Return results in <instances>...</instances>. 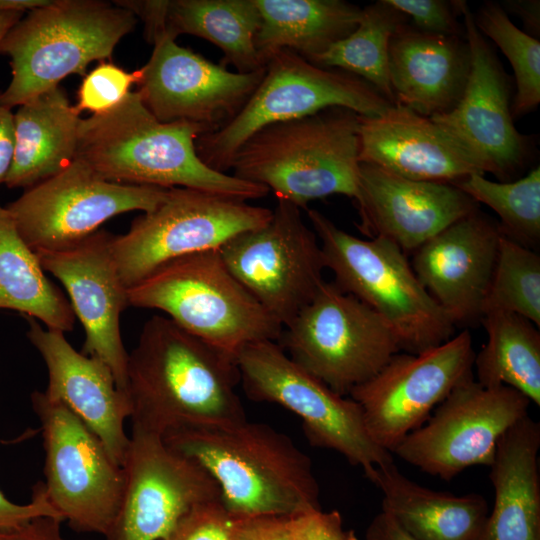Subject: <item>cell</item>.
Masks as SVG:
<instances>
[{"mask_svg":"<svg viewBox=\"0 0 540 540\" xmlns=\"http://www.w3.org/2000/svg\"><path fill=\"white\" fill-rule=\"evenodd\" d=\"M236 359L166 316L145 322L128 354L132 429L163 435L183 426H225L246 414Z\"/></svg>","mask_w":540,"mask_h":540,"instance_id":"obj_1","label":"cell"},{"mask_svg":"<svg viewBox=\"0 0 540 540\" xmlns=\"http://www.w3.org/2000/svg\"><path fill=\"white\" fill-rule=\"evenodd\" d=\"M162 438L213 477L233 519L292 517L321 509L311 459L270 425L245 420L183 426L166 431Z\"/></svg>","mask_w":540,"mask_h":540,"instance_id":"obj_2","label":"cell"},{"mask_svg":"<svg viewBox=\"0 0 540 540\" xmlns=\"http://www.w3.org/2000/svg\"><path fill=\"white\" fill-rule=\"evenodd\" d=\"M203 134L206 130L194 123L159 122L135 91L110 110L81 119L75 158L121 184L190 188L243 201L269 193L265 186L207 166L196 151Z\"/></svg>","mask_w":540,"mask_h":540,"instance_id":"obj_3","label":"cell"},{"mask_svg":"<svg viewBox=\"0 0 540 540\" xmlns=\"http://www.w3.org/2000/svg\"><path fill=\"white\" fill-rule=\"evenodd\" d=\"M359 115L330 107L274 123L251 135L235 153L232 175L265 186L299 208L333 194L358 197Z\"/></svg>","mask_w":540,"mask_h":540,"instance_id":"obj_4","label":"cell"},{"mask_svg":"<svg viewBox=\"0 0 540 540\" xmlns=\"http://www.w3.org/2000/svg\"><path fill=\"white\" fill-rule=\"evenodd\" d=\"M137 20L115 1L49 0L28 11L0 42L11 66L0 105L20 106L71 74L85 76L92 61L111 58Z\"/></svg>","mask_w":540,"mask_h":540,"instance_id":"obj_5","label":"cell"},{"mask_svg":"<svg viewBox=\"0 0 540 540\" xmlns=\"http://www.w3.org/2000/svg\"><path fill=\"white\" fill-rule=\"evenodd\" d=\"M307 216L334 283L375 311L394 331L400 350L417 354L449 340L455 324L420 283L392 241L362 239L315 209Z\"/></svg>","mask_w":540,"mask_h":540,"instance_id":"obj_6","label":"cell"},{"mask_svg":"<svg viewBox=\"0 0 540 540\" xmlns=\"http://www.w3.org/2000/svg\"><path fill=\"white\" fill-rule=\"evenodd\" d=\"M128 304L163 311L182 329L235 358L278 341L283 326L229 272L219 250L170 261L128 288Z\"/></svg>","mask_w":540,"mask_h":540,"instance_id":"obj_7","label":"cell"},{"mask_svg":"<svg viewBox=\"0 0 540 540\" xmlns=\"http://www.w3.org/2000/svg\"><path fill=\"white\" fill-rule=\"evenodd\" d=\"M391 105L360 77L315 65L298 53L283 49L268 59L259 85L243 108L218 130L199 136L196 151L207 166L227 173L240 146L265 126L330 107L373 117Z\"/></svg>","mask_w":540,"mask_h":540,"instance_id":"obj_8","label":"cell"},{"mask_svg":"<svg viewBox=\"0 0 540 540\" xmlns=\"http://www.w3.org/2000/svg\"><path fill=\"white\" fill-rule=\"evenodd\" d=\"M285 328L279 340L287 355L342 396L400 351L381 316L334 282L324 281Z\"/></svg>","mask_w":540,"mask_h":540,"instance_id":"obj_9","label":"cell"},{"mask_svg":"<svg viewBox=\"0 0 540 540\" xmlns=\"http://www.w3.org/2000/svg\"><path fill=\"white\" fill-rule=\"evenodd\" d=\"M272 210L247 201L175 187L154 210L112 235L111 251L128 289L175 259L219 249L245 231L265 225Z\"/></svg>","mask_w":540,"mask_h":540,"instance_id":"obj_10","label":"cell"},{"mask_svg":"<svg viewBox=\"0 0 540 540\" xmlns=\"http://www.w3.org/2000/svg\"><path fill=\"white\" fill-rule=\"evenodd\" d=\"M236 363L247 396L296 414L311 445L338 452L364 474L393 461L392 454L370 438L360 406L299 366L276 341L245 346Z\"/></svg>","mask_w":540,"mask_h":540,"instance_id":"obj_11","label":"cell"},{"mask_svg":"<svg viewBox=\"0 0 540 540\" xmlns=\"http://www.w3.org/2000/svg\"><path fill=\"white\" fill-rule=\"evenodd\" d=\"M31 403L41 424L44 487L51 505L73 530L105 536L121 505L123 467L65 404L38 390Z\"/></svg>","mask_w":540,"mask_h":540,"instance_id":"obj_12","label":"cell"},{"mask_svg":"<svg viewBox=\"0 0 540 540\" xmlns=\"http://www.w3.org/2000/svg\"><path fill=\"white\" fill-rule=\"evenodd\" d=\"M168 189L121 184L97 175L75 158L56 175L25 189L5 208L35 253L76 246L115 215L154 210Z\"/></svg>","mask_w":540,"mask_h":540,"instance_id":"obj_13","label":"cell"},{"mask_svg":"<svg viewBox=\"0 0 540 540\" xmlns=\"http://www.w3.org/2000/svg\"><path fill=\"white\" fill-rule=\"evenodd\" d=\"M218 250L229 272L284 327L324 282L319 240L300 208L285 201L278 200L265 225Z\"/></svg>","mask_w":540,"mask_h":540,"instance_id":"obj_14","label":"cell"},{"mask_svg":"<svg viewBox=\"0 0 540 540\" xmlns=\"http://www.w3.org/2000/svg\"><path fill=\"white\" fill-rule=\"evenodd\" d=\"M530 403L511 387H486L470 377L392 454L445 481L471 466H490L500 438L528 415Z\"/></svg>","mask_w":540,"mask_h":540,"instance_id":"obj_15","label":"cell"},{"mask_svg":"<svg viewBox=\"0 0 540 540\" xmlns=\"http://www.w3.org/2000/svg\"><path fill=\"white\" fill-rule=\"evenodd\" d=\"M475 355L465 330L423 352L396 353L352 389L349 396L360 406L372 441L392 454L458 384L473 377Z\"/></svg>","mask_w":540,"mask_h":540,"instance_id":"obj_16","label":"cell"},{"mask_svg":"<svg viewBox=\"0 0 540 540\" xmlns=\"http://www.w3.org/2000/svg\"><path fill=\"white\" fill-rule=\"evenodd\" d=\"M123 469L122 501L106 540H158L197 505L221 500L213 477L153 432L132 429Z\"/></svg>","mask_w":540,"mask_h":540,"instance_id":"obj_17","label":"cell"},{"mask_svg":"<svg viewBox=\"0 0 540 540\" xmlns=\"http://www.w3.org/2000/svg\"><path fill=\"white\" fill-rule=\"evenodd\" d=\"M151 43V57L138 69L136 91L159 122L186 121L206 133L216 131L243 108L265 72V67L231 72L165 34Z\"/></svg>","mask_w":540,"mask_h":540,"instance_id":"obj_18","label":"cell"},{"mask_svg":"<svg viewBox=\"0 0 540 540\" xmlns=\"http://www.w3.org/2000/svg\"><path fill=\"white\" fill-rule=\"evenodd\" d=\"M471 67L463 95L449 112L431 117L473 159L479 169L509 178L528 157V141L513 124L510 87L496 54L478 30L474 14L460 0Z\"/></svg>","mask_w":540,"mask_h":540,"instance_id":"obj_19","label":"cell"},{"mask_svg":"<svg viewBox=\"0 0 540 540\" xmlns=\"http://www.w3.org/2000/svg\"><path fill=\"white\" fill-rule=\"evenodd\" d=\"M112 234L98 230L74 247L37 252L44 269L65 287L85 340L82 353L103 361L116 386L127 393L128 354L121 337L120 316L128 304L111 251Z\"/></svg>","mask_w":540,"mask_h":540,"instance_id":"obj_20","label":"cell"},{"mask_svg":"<svg viewBox=\"0 0 540 540\" xmlns=\"http://www.w3.org/2000/svg\"><path fill=\"white\" fill-rule=\"evenodd\" d=\"M357 203L360 230L386 238L404 252L474 212L478 203L453 184L411 180L360 163Z\"/></svg>","mask_w":540,"mask_h":540,"instance_id":"obj_21","label":"cell"},{"mask_svg":"<svg viewBox=\"0 0 540 540\" xmlns=\"http://www.w3.org/2000/svg\"><path fill=\"white\" fill-rule=\"evenodd\" d=\"M502 234L477 209L415 250L417 278L455 325L482 317Z\"/></svg>","mask_w":540,"mask_h":540,"instance_id":"obj_22","label":"cell"},{"mask_svg":"<svg viewBox=\"0 0 540 540\" xmlns=\"http://www.w3.org/2000/svg\"><path fill=\"white\" fill-rule=\"evenodd\" d=\"M27 337L48 370L45 394L62 402L102 441L112 459L123 467L130 437L124 422L131 416L128 394L117 388L110 368L100 359L76 351L64 332L43 328L25 317Z\"/></svg>","mask_w":540,"mask_h":540,"instance_id":"obj_23","label":"cell"},{"mask_svg":"<svg viewBox=\"0 0 540 540\" xmlns=\"http://www.w3.org/2000/svg\"><path fill=\"white\" fill-rule=\"evenodd\" d=\"M359 162L401 177L456 184L484 173L431 118L394 103L382 114L359 115Z\"/></svg>","mask_w":540,"mask_h":540,"instance_id":"obj_24","label":"cell"},{"mask_svg":"<svg viewBox=\"0 0 540 540\" xmlns=\"http://www.w3.org/2000/svg\"><path fill=\"white\" fill-rule=\"evenodd\" d=\"M471 67L467 41L421 31L407 23L391 37L388 71L395 103L431 118L461 99Z\"/></svg>","mask_w":540,"mask_h":540,"instance_id":"obj_25","label":"cell"},{"mask_svg":"<svg viewBox=\"0 0 540 540\" xmlns=\"http://www.w3.org/2000/svg\"><path fill=\"white\" fill-rule=\"evenodd\" d=\"M539 449L529 415L500 438L489 466L494 503L475 540H540Z\"/></svg>","mask_w":540,"mask_h":540,"instance_id":"obj_26","label":"cell"},{"mask_svg":"<svg viewBox=\"0 0 540 540\" xmlns=\"http://www.w3.org/2000/svg\"><path fill=\"white\" fill-rule=\"evenodd\" d=\"M365 476L382 493V511L417 540H475L489 513L482 495L429 489L403 475L394 461Z\"/></svg>","mask_w":540,"mask_h":540,"instance_id":"obj_27","label":"cell"},{"mask_svg":"<svg viewBox=\"0 0 540 540\" xmlns=\"http://www.w3.org/2000/svg\"><path fill=\"white\" fill-rule=\"evenodd\" d=\"M18 107L14 156L4 183L8 188L27 189L56 175L75 159L82 118L60 86Z\"/></svg>","mask_w":540,"mask_h":540,"instance_id":"obj_28","label":"cell"},{"mask_svg":"<svg viewBox=\"0 0 540 540\" xmlns=\"http://www.w3.org/2000/svg\"><path fill=\"white\" fill-rule=\"evenodd\" d=\"M254 1L260 15L255 46L265 65L283 49L312 62L355 30L362 11L342 0Z\"/></svg>","mask_w":540,"mask_h":540,"instance_id":"obj_29","label":"cell"},{"mask_svg":"<svg viewBox=\"0 0 540 540\" xmlns=\"http://www.w3.org/2000/svg\"><path fill=\"white\" fill-rule=\"evenodd\" d=\"M160 7L161 27L154 39L190 34L219 47L225 68L249 73L265 67L255 46L260 15L254 0H160Z\"/></svg>","mask_w":540,"mask_h":540,"instance_id":"obj_30","label":"cell"},{"mask_svg":"<svg viewBox=\"0 0 540 540\" xmlns=\"http://www.w3.org/2000/svg\"><path fill=\"white\" fill-rule=\"evenodd\" d=\"M14 310L40 320L46 328L71 331L75 315L61 290L45 275L33 252L0 205V310Z\"/></svg>","mask_w":540,"mask_h":540,"instance_id":"obj_31","label":"cell"},{"mask_svg":"<svg viewBox=\"0 0 540 540\" xmlns=\"http://www.w3.org/2000/svg\"><path fill=\"white\" fill-rule=\"evenodd\" d=\"M487 342L475 355L477 382L508 386L540 406V333L524 317L505 311L485 313Z\"/></svg>","mask_w":540,"mask_h":540,"instance_id":"obj_32","label":"cell"},{"mask_svg":"<svg viewBox=\"0 0 540 540\" xmlns=\"http://www.w3.org/2000/svg\"><path fill=\"white\" fill-rule=\"evenodd\" d=\"M406 23L405 14L386 0L377 1L362 9L359 23L350 35L334 43L311 63L358 76L394 104L388 48L391 37Z\"/></svg>","mask_w":540,"mask_h":540,"instance_id":"obj_33","label":"cell"},{"mask_svg":"<svg viewBox=\"0 0 540 540\" xmlns=\"http://www.w3.org/2000/svg\"><path fill=\"white\" fill-rule=\"evenodd\" d=\"M499 216L502 232L521 244L540 238V167L512 182L491 181L472 174L454 184Z\"/></svg>","mask_w":540,"mask_h":540,"instance_id":"obj_34","label":"cell"},{"mask_svg":"<svg viewBox=\"0 0 540 540\" xmlns=\"http://www.w3.org/2000/svg\"><path fill=\"white\" fill-rule=\"evenodd\" d=\"M491 311L514 313L540 326V257L504 233L482 316Z\"/></svg>","mask_w":540,"mask_h":540,"instance_id":"obj_35","label":"cell"},{"mask_svg":"<svg viewBox=\"0 0 540 540\" xmlns=\"http://www.w3.org/2000/svg\"><path fill=\"white\" fill-rule=\"evenodd\" d=\"M474 22L510 62L516 80V95L511 108L513 118L534 110L540 103V42L509 19L499 4L485 2Z\"/></svg>","mask_w":540,"mask_h":540,"instance_id":"obj_36","label":"cell"},{"mask_svg":"<svg viewBox=\"0 0 540 540\" xmlns=\"http://www.w3.org/2000/svg\"><path fill=\"white\" fill-rule=\"evenodd\" d=\"M138 70L127 72L117 65L102 61L83 77L77 92L75 106L81 113L106 112L119 104L129 93L130 87L137 83Z\"/></svg>","mask_w":540,"mask_h":540,"instance_id":"obj_37","label":"cell"},{"mask_svg":"<svg viewBox=\"0 0 540 540\" xmlns=\"http://www.w3.org/2000/svg\"><path fill=\"white\" fill-rule=\"evenodd\" d=\"M233 520L221 500L205 502L191 509L158 540H233Z\"/></svg>","mask_w":540,"mask_h":540,"instance_id":"obj_38","label":"cell"},{"mask_svg":"<svg viewBox=\"0 0 540 540\" xmlns=\"http://www.w3.org/2000/svg\"><path fill=\"white\" fill-rule=\"evenodd\" d=\"M406 16L409 15L415 28L433 34L460 36L465 34L457 20L461 15L460 0H386Z\"/></svg>","mask_w":540,"mask_h":540,"instance_id":"obj_39","label":"cell"},{"mask_svg":"<svg viewBox=\"0 0 540 540\" xmlns=\"http://www.w3.org/2000/svg\"><path fill=\"white\" fill-rule=\"evenodd\" d=\"M36 433L37 430H27L15 439H0V443H18L22 440L29 439ZM39 516H50L64 521L62 516L51 505L43 482H38L33 487L32 500L30 503L24 505L9 501L0 490V529L16 527Z\"/></svg>","mask_w":540,"mask_h":540,"instance_id":"obj_40","label":"cell"},{"mask_svg":"<svg viewBox=\"0 0 540 540\" xmlns=\"http://www.w3.org/2000/svg\"><path fill=\"white\" fill-rule=\"evenodd\" d=\"M294 540H357L353 531L344 529L340 513L313 510L289 517Z\"/></svg>","mask_w":540,"mask_h":540,"instance_id":"obj_41","label":"cell"},{"mask_svg":"<svg viewBox=\"0 0 540 540\" xmlns=\"http://www.w3.org/2000/svg\"><path fill=\"white\" fill-rule=\"evenodd\" d=\"M233 540H294L289 517L261 516L234 519Z\"/></svg>","mask_w":540,"mask_h":540,"instance_id":"obj_42","label":"cell"},{"mask_svg":"<svg viewBox=\"0 0 540 540\" xmlns=\"http://www.w3.org/2000/svg\"><path fill=\"white\" fill-rule=\"evenodd\" d=\"M62 520L39 516L16 527L0 529V540H69L61 532Z\"/></svg>","mask_w":540,"mask_h":540,"instance_id":"obj_43","label":"cell"},{"mask_svg":"<svg viewBox=\"0 0 540 540\" xmlns=\"http://www.w3.org/2000/svg\"><path fill=\"white\" fill-rule=\"evenodd\" d=\"M14 114L0 105V183H4L14 156Z\"/></svg>","mask_w":540,"mask_h":540,"instance_id":"obj_44","label":"cell"},{"mask_svg":"<svg viewBox=\"0 0 540 540\" xmlns=\"http://www.w3.org/2000/svg\"><path fill=\"white\" fill-rule=\"evenodd\" d=\"M365 537L366 540H417L384 511L372 519Z\"/></svg>","mask_w":540,"mask_h":540,"instance_id":"obj_45","label":"cell"},{"mask_svg":"<svg viewBox=\"0 0 540 540\" xmlns=\"http://www.w3.org/2000/svg\"><path fill=\"white\" fill-rule=\"evenodd\" d=\"M508 7L517 14L525 25V31L530 36L539 35V1L510 2Z\"/></svg>","mask_w":540,"mask_h":540,"instance_id":"obj_46","label":"cell"},{"mask_svg":"<svg viewBox=\"0 0 540 540\" xmlns=\"http://www.w3.org/2000/svg\"><path fill=\"white\" fill-rule=\"evenodd\" d=\"M48 2L49 0H0V13L6 11L25 13Z\"/></svg>","mask_w":540,"mask_h":540,"instance_id":"obj_47","label":"cell"},{"mask_svg":"<svg viewBox=\"0 0 540 540\" xmlns=\"http://www.w3.org/2000/svg\"><path fill=\"white\" fill-rule=\"evenodd\" d=\"M24 13L18 11H6L0 13V42L9 29L16 24Z\"/></svg>","mask_w":540,"mask_h":540,"instance_id":"obj_48","label":"cell"}]
</instances>
